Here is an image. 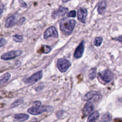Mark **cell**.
Returning a JSON list of instances; mask_svg holds the SVG:
<instances>
[{
	"label": "cell",
	"instance_id": "6da1fadb",
	"mask_svg": "<svg viewBox=\"0 0 122 122\" xmlns=\"http://www.w3.org/2000/svg\"><path fill=\"white\" fill-rule=\"evenodd\" d=\"M76 21L74 20L63 18L60 23V29L66 35L71 34L75 26Z\"/></svg>",
	"mask_w": 122,
	"mask_h": 122
},
{
	"label": "cell",
	"instance_id": "7a4b0ae2",
	"mask_svg": "<svg viewBox=\"0 0 122 122\" xmlns=\"http://www.w3.org/2000/svg\"><path fill=\"white\" fill-rule=\"evenodd\" d=\"M53 108L49 105H42L37 107H32L28 109V112L32 115L40 114L44 112H50L52 111Z\"/></svg>",
	"mask_w": 122,
	"mask_h": 122
},
{
	"label": "cell",
	"instance_id": "3957f363",
	"mask_svg": "<svg viewBox=\"0 0 122 122\" xmlns=\"http://www.w3.org/2000/svg\"><path fill=\"white\" fill-rule=\"evenodd\" d=\"M102 98V96L100 92L97 91H90L87 93L83 97V99L85 101H92L93 102H97L100 100Z\"/></svg>",
	"mask_w": 122,
	"mask_h": 122
},
{
	"label": "cell",
	"instance_id": "277c9868",
	"mask_svg": "<svg viewBox=\"0 0 122 122\" xmlns=\"http://www.w3.org/2000/svg\"><path fill=\"white\" fill-rule=\"evenodd\" d=\"M100 78L104 82L106 83L110 82L113 78V74L110 70L106 69L98 73Z\"/></svg>",
	"mask_w": 122,
	"mask_h": 122
},
{
	"label": "cell",
	"instance_id": "5b68a950",
	"mask_svg": "<svg viewBox=\"0 0 122 122\" xmlns=\"http://www.w3.org/2000/svg\"><path fill=\"white\" fill-rule=\"evenodd\" d=\"M71 65V64L70 61L65 59L61 58L58 59L57 61V67L62 72L67 71Z\"/></svg>",
	"mask_w": 122,
	"mask_h": 122
},
{
	"label": "cell",
	"instance_id": "8992f818",
	"mask_svg": "<svg viewBox=\"0 0 122 122\" xmlns=\"http://www.w3.org/2000/svg\"><path fill=\"white\" fill-rule=\"evenodd\" d=\"M22 53V51L20 50L12 51L2 54L0 57L3 60H9L20 56Z\"/></svg>",
	"mask_w": 122,
	"mask_h": 122
},
{
	"label": "cell",
	"instance_id": "52a82bcc",
	"mask_svg": "<svg viewBox=\"0 0 122 122\" xmlns=\"http://www.w3.org/2000/svg\"><path fill=\"white\" fill-rule=\"evenodd\" d=\"M42 77V71H38L29 78H27L24 80V81L25 83L33 84L39 81Z\"/></svg>",
	"mask_w": 122,
	"mask_h": 122
},
{
	"label": "cell",
	"instance_id": "ba28073f",
	"mask_svg": "<svg viewBox=\"0 0 122 122\" xmlns=\"http://www.w3.org/2000/svg\"><path fill=\"white\" fill-rule=\"evenodd\" d=\"M18 17H19L18 14L16 13L7 18L5 21V26H4L5 28H10L15 25V24L17 22Z\"/></svg>",
	"mask_w": 122,
	"mask_h": 122
},
{
	"label": "cell",
	"instance_id": "9c48e42d",
	"mask_svg": "<svg viewBox=\"0 0 122 122\" xmlns=\"http://www.w3.org/2000/svg\"><path fill=\"white\" fill-rule=\"evenodd\" d=\"M53 37L55 38H57L58 37V32L56 28L53 26H51L48 28L44 32V38L47 39L48 38Z\"/></svg>",
	"mask_w": 122,
	"mask_h": 122
},
{
	"label": "cell",
	"instance_id": "30bf717a",
	"mask_svg": "<svg viewBox=\"0 0 122 122\" xmlns=\"http://www.w3.org/2000/svg\"><path fill=\"white\" fill-rule=\"evenodd\" d=\"M68 11V9L67 8L63 7L61 6H60L59 8L55 10L52 12L51 17L53 19H56L57 18H59L65 15Z\"/></svg>",
	"mask_w": 122,
	"mask_h": 122
},
{
	"label": "cell",
	"instance_id": "8fae6325",
	"mask_svg": "<svg viewBox=\"0 0 122 122\" xmlns=\"http://www.w3.org/2000/svg\"><path fill=\"white\" fill-rule=\"evenodd\" d=\"M87 14V10L86 9L82 8H79L77 11L78 19L81 22L83 23H85Z\"/></svg>",
	"mask_w": 122,
	"mask_h": 122
},
{
	"label": "cell",
	"instance_id": "7c38bea8",
	"mask_svg": "<svg viewBox=\"0 0 122 122\" xmlns=\"http://www.w3.org/2000/svg\"><path fill=\"white\" fill-rule=\"evenodd\" d=\"M84 49V41H82L79 45L77 47L74 53V57L75 58H81L83 53Z\"/></svg>",
	"mask_w": 122,
	"mask_h": 122
},
{
	"label": "cell",
	"instance_id": "4fadbf2b",
	"mask_svg": "<svg viewBox=\"0 0 122 122\" xmlns=\"http://www.w3.org/2000/svg\"><path fill=\"white\" fill-rule=\"evenodd\" d=\"M94 109V106L91 102H87L84 105L83 113L85 116H87L90 114Z\"/></svg>",
	"mask_w": 122,
	"mask_h": 122
},
{
	"label": "cell",
	"instance_id": "5bb4252c",
	"mask_svg": "<svg viewBox=\"0 0 122 122\" xmlns=\"http://www.w3.org/2000/svg\"><path fill=\"white\" fill-rule=\"evenodd\" d=\"M29 118V115L25 113H19L15 114L14 116L15 119L18 122H23L28 120Z\"/></svg>",
	"mask_w": 122,
	"mask_h": 122
},
{
	"label": "cell",
	"instance_id": "9a60e30c",
	"mask_svg": "<svg viewBox=\"0 0 122 122\" xmlns=\"http://www.w3.org/2000/svg\"><path fill=\"white\" fill-rule=\"evenodd\" d=\"M106 8V0H103L99 4L97 8L98 12L100 14H102L104 13Z\"/></svg>",
	"mask_w": 122,
	"mask_h": 122
},
{
	"label": "cell",
	"instance_id": "2e32d148",
	"mask_svg": "<svg viewBox=\"0 0 122 122\" xmlns=\"http://www.w3.org/2000/svg\"><path fill=\"white\" fill-rule=\"evenodd\" d=\"M99 113L98 111H95L89 117L87 122H95L99 117Z\"/></svg>",
	"mask_w": 122,
	"mask_h": 122
},
{
	"label": "cell",
	"instance_id": "e0dca14e",
	"mask_svg": "<svg viewBox=\"0 0 122 122\" xmlns=\"http://www.w3.org/2000/svg\"><path fill=\"white\" fill-rule=\"evenodd\" d=\"M11 75L10 73L7 72L0 77V84L6 83L10 78Z\"/></svg>",
	"mask_w": 122,
	"mask_h": 122
},
{
	"label": "cell",
	"instance_id": "ac0fdd59",
	"mask_svg": "<svg viewBox=\"0 0 122 122\" xmlns=\"http://www.w3.org/2000/svg\"><path fill=\"white\" fill-rule=\"evenodd\" d=\"M23 98L21 97L19 98L18 99L16 100V101H15L10 106V108H13L16 106H18L19 105H20V104H22L23 102Z\"/></svg>",
	"mask_w": 122,
	"mask_h": 122
},
{
	"label": "cell",
	"instance_id": "d6986e66",
	"mask_svg": "<svg viewBox=\"0 0 122 122\" xmlns=\"http://www.w3.org/2000/svg\"><path fill=\"white\" fill-rule=\"evenodd\" d=\"M96 68H92L89 72V73L88 75L89 78L91 80H93L96 77Z\"/></svg>",
	"mask_w": 122,
	"mask_h": 122
},
{
	"label": "cell",
	"instance_id": "ffe728a7",
	"mask_svg": "<svg viewBox=\"0 0 122 122\" xmlns=\"http://www.w3.org/2000/svg\"><path fill=\"white\" fill-rule=\"evenodd\" d=\"M112 115L109 113L104 114L102 116L101 121L103 122H108L112 120Z\"/></svg>",
	"mask_w": 122,
	"mask_h": 122
},
{
	"label": "cell",
	"instance_id": "44dd1931",
	"mask_svg": "<svg viewBox=\"0 0 122 122\" xmlns=\"http://www.w3.org/2000/svg\"><path fill=\"white\" fill-rule=\"evenodd\" d=\"M13 40L17 42H21L23 41V37L22 35L15 34L12 36Z\"/></svg>",
	"mask_w": 122,
	"mask_h": 122
},
{
	"label": "cell",
	"instance_id": "7402d4cb",
	"mask_svg": "<svg viewBox=\"0 0 122 122\" xmlns=\"http://www.w3.org/2000/svg\"><path fill=\"white\" fill-rule=\"evenodd\" d=\"M102 41V37H97L95 39L94 41V44L96 46H99L101 45Z\"/></svg>",
	"mask_w": 122,
	"mask_h": 122
},
{
	"label": "cell",
	"instance_id": "603a6c76",
	"mask_svg": "<svg viewBox=\"0 0 122 122\" xmlns=\"http://www.w3.org/2000/svg\"><path fill=\"white\" fill-rule=\"evenodd\" d=\"M41 52L44 53H47L51 51V48L47 45H43L41 47Z\"/></svg>",
	"mask_w": 122,
	"mask_h": 122
},
{
	"label": "cell",
	"instance_id": "cb8c5ba5",
	"mask_svg": "<svg viewBox=\"0 0 122 122\" xmlns=\"http://www.w3.org/2000/svg\"><path fill=\"white\" fill-rule=\"evenodd\" d=\"M67 17H76V11L75 10H72L69 12L67 15Z\"/></svg>",
	"mask_w": 122,
	"mask_h": 122
},
{
	"label": "cell",
	"instance_id": "d4e9b609",
	"mask_svg": "<svg viewBox=\"0 0 122 122\" xmlns=\"http://www.w3.org/2000/svg\"><path fill=\"white\" fill-rule=\"evenodd\" d=\"M6 40L5 39L3 38H0V47L4 46L6 43Z\"/></svg>",
	"mask_w": 122,
	"mask_h": 122
},
{
	"label": "cell",
	"instance_id": "484cf974",
	"mask_svg": "<svg viewBox=\"0 0 122 122\" xmlns=\"http://www.w3.org/2000/svg\"><path fill=\"white\" fill-rule=\"evenodd\" d=\"M19 3L20 5L22 7H24V8H26L27 6V4L23 0H19Z\"/></svg>",
	"mask_w": 122,
	"mask_h": 122
},
{
	"label": "cell",
	"instance_id": "4316f807",
	"mask_svg": "<svg viewBox=\"0 0 122 122\" xmlns=\"http://www.w3.org/2000/svg\"><path fill=\"white\" fill-rule=\"evenodd\" d=\"M25 20V18L24 17L21 18L20 20H19V24L20 25L22 24L24 22Z\"/></svg>",
	"mask_w": 122,
	"mask_h": 122
},
{
	"label": "cell",
	"instance_id": "83f0119b",
	"mask_svg": "<svg viewBox=\"0 0 122 122\" xmlns=\"http://www.w3.org/2000/svg\"><path fill=\"white\" fill-rule=\"evenodd\" d=\"M64 113V112L62 111H60L58 112V113L57 114V116L58 117H61V115H62V114H63Z\"/></svg>",
	"mask_w": 122,
	"mask_h": 122
},
{
	"label": "cell",
	"instance_id": "f1b7e54d",
	"mask_svg": "<svg viewBox=\"0 0 122 122\" xmlns=\"http://www.w3.org/2000/svg\"><path fill=\"white\" fill-rule=\"evenodd\" d=\"M34 103V104L35 105L34 107H37V106H40L41 104V102H40V101H36V102H35Z\"/></svg>",
	"mask_w": 122,
	"mask_h": 122
},
{
	"label": "cell",
	"instance_id": "f546056e",
	"mask_svg": "<svg viewBox=\"0 0 122 122\" xmlns=\"http://www.w3.org/2000/svg\"><path fill=\"white\" fill-rule=\"evenodd\" d=\"M2 12H3V8H2V7L1 6V7H0V17L2 15Z\"/></svg>",
	"mask_w": 122,
	"mask_h": 122
},
{
	"label": "cell",
	"instance_id": "4dcf8cb0",
	"mask_svg": "<svg viewBox=\"0 0 122 122\" xmlns=\"http://www.w3.org/2000/svg\"><path fill=\"white\" fill-rule=\"evenodd\" d=\"M69 0H62V1L63 2H67V1H69Z\"/></svg>",
	"mask_w": 122,
	"mask_h": 122
}]
</instances>
